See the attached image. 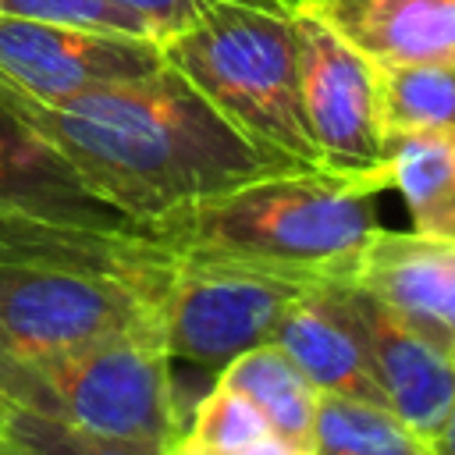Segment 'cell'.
I'll return each instance as SVG.
<instances>
[{"label":"cell","mask_w":455,"mask_h":455,"mask_svg":"<svg viewBox=\"0 0 455 455\" xmlns=\"http://www.w3.org/2000/svg\"><path fill=\"white\" fill-rule=\"evenodd\" d=\"M4 224L149 231L103 203L50 142L0 103V228Z\"/></svg>","instance_id":"30bf717a"},{"label":"cell","mask_w":455,"mask_h":455,"mask_svg":"<svg viewBox=\"0 0 455 455\" xmlns=\"http://www.w3.org/2000/svg\"><path fill=\"white\" fill-rule=\"evenodd\" d=\"M341 291L363 327V341L387 409L434 448V437L441 434L455 402V355L409 327L370 291L348 281H341Z\"/></svg>","instance_id":"8fae6325"},{"label":"cell","mask_w":455,"mask_h":455,"mask_svg":"<svg viewBox=\"0 0 455 455\" xmlns=\"http://www.w3.org/2000/svg\"><path fill=\"white\" fill-rule=\"evenodd\" d=\"M164 64V46L149 36L0 14V92L21 100L60 103L96 85L142 78Z\"/></svg>","instance_id":"ba28073f"},{"label":"cell","mask_w":455,"mask_h":455,"mask_svg":"<svg viewBox=\"0 0 455 455\" xmlns=\"http://www.w3.org/2000/svg\"><path fill=\"white\" fill-rule=\"evenodd\" d=\"M270 341L288 352V359L306 373L316 395L387 405L363 341V327L345 302L341 281L306 288L288 306Z\"/></svg>","instance_id":"7c38bea8"},{"label":"cell","mask_w":455,"mask_h":455,"mask_svg":"<svg viewBox=\"0 0 455 455\" xmlns=\"http://www.w3.org/2000/svg\"><path fill=\"white\" fill-rule=\"evenodd\" d=\"M391 188L402 192L419 235H455V139L391 135L384 139Z\"/></svg>","instance_id":"9a60e30c"},{"label":"cell","mask_w":455,"mask_h":455,"mask_svg":"<svg viewBox=\"0 0 455 455\" xmlns=\"http://www.w3.org/2000/svg\"><path fill=\"white\" fill-rule=\"evenodd\" d=\"M167 455H178V451H174V448H171V451H167Z\"/></svg>","instance_id":"cb8c5ba5"},{"label":"cell","mask_w":455,"mask_h":455,"mask_svg":"<svg viewBox=\"0 0 455 455\" xmlns=\"http://www.w3.org/2000/svg\"><path fill=\"white\" fill-rule=\"evenodd\" d=\"M164 291L85 267L0 259V352L50 355L117 334H160Z\"/></svg>","instance_id":"5b68a950"},{"label":"cell","mask_w":455,"mask_h":455,"mask_svg":"<svg viewBox=\"0 0 455 455\" xmlns=\"http://www.w3.org/2000/svg\"><path fill=\"white\" fill-rule=\"evenodd\" d=\"M43 142L114 210L149 228L156 217L284 167L235 132L171 64L96 85L60 103L0 92Z\"/></svg>","instance_id":"6da1fadb"},{"label":"cell","mask_w":455,"mask_h":455,"mask_svg":"<svg viewBox=\"0 0 455 455\" xmlns=\"http://www.w3.org/2000/svg\"><path fill=\"white\" fill-rule=\"evenodd\" d=\"M295 14V0H206L160 46L164 60L267 156L323 167L302 107Z\"/></svg>","instance_id":"3957f363"},{"label":"cell","mask_w":455,"mask_h":455,"mask_svg":"<svg viewBox=\"0 0 455 455\" xmlns=\"http://www.w3.org/2000/svg\"><path fill=\"white\" fill-rule=\"evenodd\" d=\"M0 455H146L0 398Z\"/></svg>","instance_id":"d6986e66"},{"label":"cell","mask_w":455,"mask_h":455,"mask_svg":"<svg viewBox=\"0 0 455 455\" xmlns=\"http://www.w3.org/2000/svg\"><path fill=\"white\" fill-rule=\"evenodd\" d=\"M0 14L71 25V28H89V32H117V36L160 39L156 28L121 0H0Z\"/></svg>","instance_id":"ffe728a7"},{"label":"cell","mask_w":455,"mask_h":455,"mask_svg":"<svg viewBox=\"0 0 455 455\" xmlns=\"http://www.w3.org/2000/svg\"><path fill=\"white\" fill-rule=\"evenodd\" d=\"M263 434H270L267 416L245 395L213 380L210 395L196 405L192 423L181 430L174 448L181 455H231Z\"/></svg>","instance_id":"ac0fdd59"},{"label":"cell","mask_w":455,"mask_h":455,"mask_svg":"<svg viewBox=\"0 0 455 455\" xmlns=\"http://www.w3.org/2000/svg\"><path fill=\"white\" fill-rule=\"evenodd\" d=\"M0 398L146 455H167L181 437L160 334H117L50 355L0 352Z\"/></svg>","instance_id":"277c9868"},{"label":"cell","mask_w":455,"mask_h":455,"mask_svg":"<svg viewBox=\"0 0 455 455\" xmlns=\"http://www.w3.org/2000/svg\"><path fill=\"white\" fill-rule=\"evenodd\" d=\"M121 4H128L132 11H139V14L156 28V36L164 39L167 32L181 28L206 0H121Z\"/></svg>","instance_id":"44dd1931"},{"label":"cell","mask_w":455,"mask_h":455,"mask_svg":"<svg viewBox=\"0 0 455 455\" xmlns=\"http://www.w3.org/2000/svg\"><path fill=\"white\" fill-rule=\"evenodd\" d=\"M313 455H434L387 405L320 395L313 419Z\"/></svg>","instance_id":"e0dca14e"},{"label":"cell","mask_w":455,"mask_h":455,"mask_svg":"<svg viewBox=\"0 0 455 455\" xmlns=\"http://www.w3.org/2000/svg\"><path fill=\"white\" fill-rule=\"evenodd\" d=\"M178 451V448H174ZM181 455V451H178ZM231 455H313V448H306V444H295V441H288V437H281V434H263V437H256V441H249L245 448H238V451H231Z\"/></svg>","instance_id":"7402d4cb"},{"label":"cell","mask_w":455,"mask_h":455,"mask_svg":"<svg viewBox=\"0 0 455 455\" xmlns=\"http://www.w3.org/2000/svg\"><path fill=\"white\" fill-rule=\"evenodd\" d=\"M295 32L302 107L323 167L391 188L377 114V68L306 11L295 14Z\"/></svg>","instance_id":"52a82bcc"},{"label":"cell","mask_w":455,"mask_h":455,"mask_svg":"<svg viewBox=\"0 0 455 455\" xmlns=\"http://www.w3.org/2000/svg\"><path fill=\"white\" fill-rule=\"evenodd\" d=\"M377 192H384L380 181L327 167L274 171L156 217L149 235L178 256L259 267L313 284L348 281L377 228Z\"/></svg>","instance_id":"7a4b0ae2"},{"label":"cell","mask_w":455,"mask_h":455,"mask_svg":"<svg viewBox=\"0 0 455 455\" xmlns=\"http://www.w3.org/2000/svg\"><path fill=\"white\" fill-rule=\"evenodd\" d=\"M377 114L391 135L455 139V64L377 68Z\"/></svg>","instance_id":"2e32d148"},{"label":"cell","mask_w":455,"mask_h":455,"mask_svg":"<svg viewBox=\"0 0 455 455\" xmlns=\"http://www.w3.org/2000/svg\"><path fill=\"white\" fill-rule=\"evenodd\" d=\"M220 384L245 395L270 423L274 434L313 444V419H316V387L306 380V373L288 359V352L274 341H263L242 355H235L220 373Z\"/></svg>","instance_id":"5bb4252c"},{"label":"cell","mask_w":455,"mask_h":455,"mask_svg":"<svg viewBox=\"0 0 455 455\" xmlns=\"http://www.w3.org/2000/svg\"><path fill=\"white\" fill-rule=\"evenodd\" d=\"M313 288L288 274L178 256L160 306V341L171 359L220 373L235 355L274 338L288 306Z\"/></svg>","instance_id":"8992f818"},{"label":"cell","mask_w":455,"mask_h":455,"mask_svg":"<svg viewBox=\"0 0 455 455\" xmlns=\"http://www.w3.org/2000/svg\"><path fill=\"white\" fill-rule=\"evenodd\" d=\"M434 455H455V402H451V409L444 416L441 434L434 437Z\"/></svg>","instance_id":"603a6c76"},{"label":"cell","mask_w":455,"mask_h":455,"mask_svg":"<svg viewBox=\"0 0 455 455\" xmlns=\"http://www.w3.org/2000/svg\"><path fill=\"white\" fill-rule=\"evenodd\" d=\"M348 284L370 291L455 355V235L373 228L352 263Z\"/></svg>","instance_id":"9c48e42d"},{"label":"cell","mask_w":455,"mask_h":455,"mask_svg":"<svg viewBox=\"0 0 455 455\" xmlns=\"http://www.w3.org/2000/svg\"><path fill=\"white\" fill-rule=\"evenodd\" d=\"M373 68L455 64V0H295Z\"/></svg>","instance_id":"4fadbf2b"}]
</instances>
